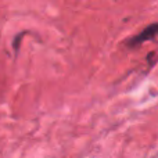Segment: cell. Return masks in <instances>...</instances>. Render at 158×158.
<instances>
[{
    "label": "cell",
    "mask_w": 158,
    "mask_h": 158,
    "mask_svg": "<svg viewBox=\"0 0 158 158\" xmlns=\"http://www.w3.org/2000/svg\"><path fill=\"white\" fill-rule=\"evenodd\" d=\"M157 35H158V22H154V24L148 25L146 29H143L140 33H137L129 43H131V46H136V44H140L146 40H150Z\"/></svg>",
    "instance_id": "obj_1"
}]
</instances>
